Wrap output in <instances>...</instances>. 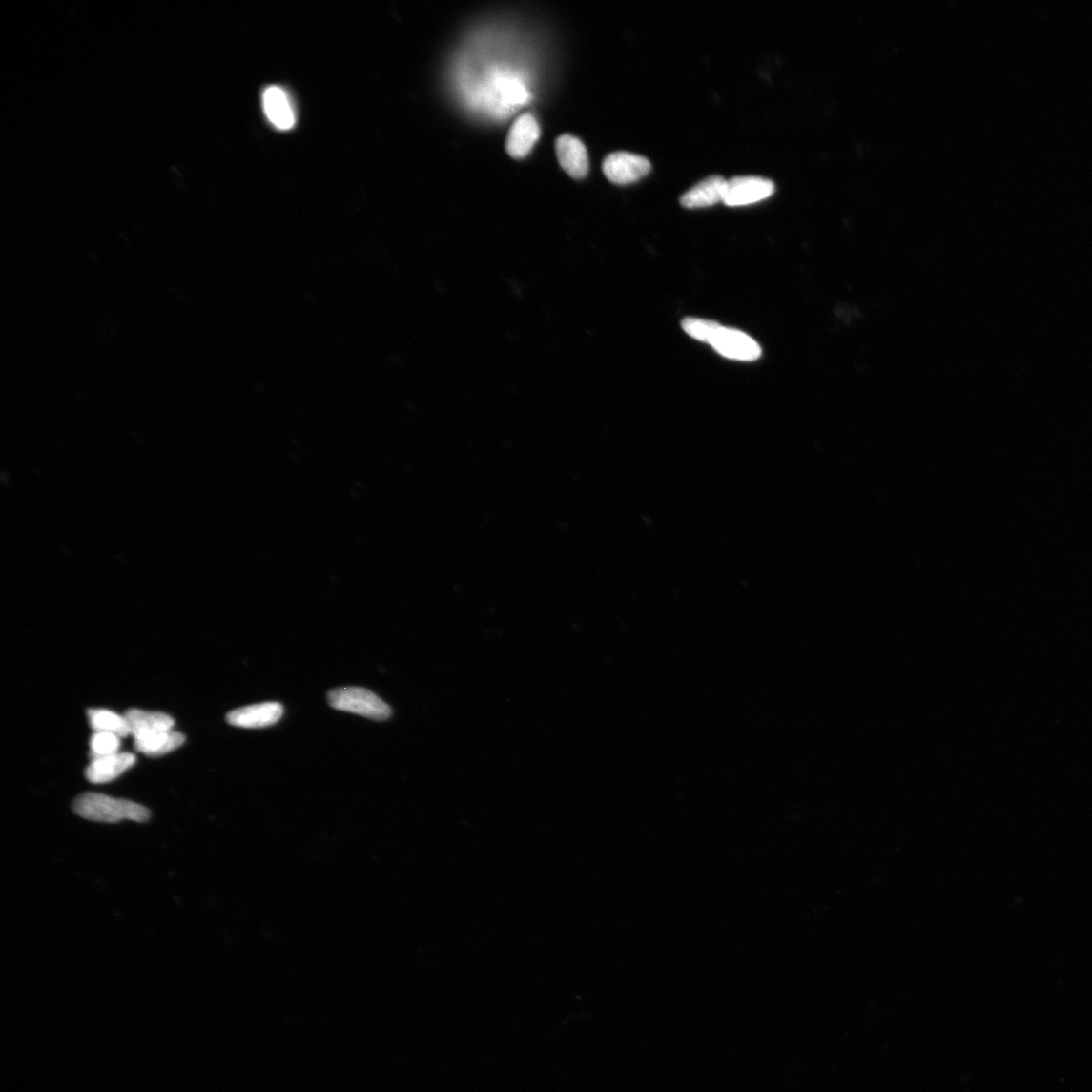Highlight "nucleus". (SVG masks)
<instances>
[{
    "label": "nucleus",
    "mask_w": 1092,
    "mask_h": 1092,
    "mask_svg": "<svg viewBox=\"0 0 1092 1092\" xmlns=\"http://www.w3.org/2000/svg\"><path fill=\"white\" fill-rule=\"evenodd\" d=\"M775 192V184L755 176L733 177L727 182L724 203L729 207H742L758 203Z\"/></svg>",
    "instance_id": "4"
},
{
    "label": "nucleus",
    "mask_w": 1092,
    "mask_h": 1092,
    "mask_svg": "<svg viewBox=\"0 0 1092 1092\" xmlns=\"http://www.w3.org/2000/svg\"><path fill=\"white\" fill-rule=\"evenodd\" d=\"M88 716L94 732H110L120 737L131 735L125 715L108 710L92 709L88 711Z\"/></svg>",
    "instance_id": "14"
},
{
    "label": "nucleus",
    "mask_w": 1092,
    "mask_h": 1092,
    "mask_svg": "<svg viewBox=\"0 0 1092 1092\" xmlns=\"http://www.w3.org/2000/svg\"><path fill=\"white\" fill-rule=\"evenodd\" d=\"M602 168L608 180L625 186L645 177L650 172L651 165L644 156L629 153H615L605 158Z\"/></svg>",
    "instance_id": "5"
},
{
    "label": "nucleus",
    "mask_w": 1092,
    "mask_h": 1092,
    "mask_svg": "<svg viewBox=\"0 0 1092 1092\" xmlns=\"http://www.w3.org/2000/svg\"><path fill=\"white\" fill-rule=\"evenodd\" d=\"M682 327L692 339L710 343L720 325L713 321L703 320V319L686 318L682 322Z\"/></svg>",
    "instance_id": "16"
},
{
    "label": "nucleus",
    "mask_w": 1092,
    "mask_h": 1092,
    "mask_svg": "<svg viewBox=\"0 0 1092 1092\" xmlns=\"http://www.w3.org/2000/svg\"><path fill=\"white\" fill-rule=\"evenodd\" d=\"M263 110L277 129L291 130L296 124V113L291 97L279 87L267 88L262 96Z\"/></svg>",
    "instance_id": "9"
},
{
    "label": "nucleus",
    "mask_w": 1092,
    "mask_h": 1092,
    "mask_svg": "<svg viewBox=\"0 0 1092 1092\" xmlns=\"http://www.w3.org/2000/svg\"><path fill=\"white\" fill-rule=\"evenodd\" d=\"M74 813L84 819L116 823L124 819L146 822L150 812L145 806L100 793H84L73 802Z\"/></svg>",
    "instance_id": "1"
},
{
    "label": "nucleus",
    "mask_w": 1092,
    "mask_h": 1092,
    "mask_svg": "<svg viewBox=\"0 0 1092 1092\" xmlns=\"http://www.w3.org/2000/svg\"><path fill=\"white\" fill-rule=\"evenodd\" d=\"M541 137V127L529 113L521 114L510 128L506 150L516 159L525 158Z\"/></svg>",
    "instance_id": "7"
},
{
    "label": "nucleus",
    "mask_w": 1092,
    "mask_h": 1092,
    "mask_svg": "<svg viewBox=\"0 0 1092 1092\" xmlns=\"http://www.w3.org/2000/svg\"><path fill=\"white\" fill-rule=\"evenodd\" d=\"M133 737L149 732L173 731L175 719L162 712H151L132 709L125 713Z\"/></svg>",
    "instance_id": "13"
},
{
    "label": "nucleus",
    "mask_w": 1092,
    "mask_h": 1092,
    "mask_svg": "<svg viewBox=\"0 0 1092 1092\" xmlns=\"http://www.w3.org/2000/svg\"><path fill=\"white\" fill-rule=\"evenodd\" d=\"M283 708L278 702H264L230 711L226 721L230 726L242 729L272 727L280 720Z\"/></svg>",
    "instance_id": "6"
},
{
    "label": "nucleus",
    "mask_w": 1092,
    "mask_h": 1092,
    "mask_svg": "<svg viewBox=\"0 0 1092 1092\" xmlns=\"http://www.w3.org/2000/svg\"><path fill=\"white\" fill-rule=\"evenodd\" d=\"M557 156L564 171L576 179L589 173V157L583 142L572 135H563L556 141Z\"/></svg>",
    "instance_id": "8"
},
{
    "label": "nucleus",
    "mask_w": 1092,
    "mask_h": 1092,
    "mask_svg": "<svg viewBox=\"0 0 1092 1092\" xmlns=\"http://www.w3.org/2000/svg\"><path fill=\"white\" fill-rule=\"evenodd\" d=\"M121 738L110 732H94L90 742L92 760L120 752Z\"/></svg>",
    "instance_id": "15"
},
{
    "label": "nucleus",
    "mask_w": 1092,
    "mask_h": 1092,
    "mask_svg": "<svg viewBox=\"0 0 1092 1092\" xmlns=\"http://www.w3.org/2000/svg\"><path fill=\"white\" fill-rule=\"evenodd\" d=\"M728 180L721 176H711L696 184L681 197V205L686 209L707 208L724 203Z\"/></svg>",
    "instance_id": "11"
},
{
    "label": "nucleus",
    "mask_w": 1092,
    "mask_h": 1092,
    "mask_svg": "<svg viewBox=\"0 0 1092 1092\" xmlns=\"http://www.w3.org/2000/svg\"><path fill=\"white\" fill-rule=\"evenodd\" d=\"M710 344L722 357L734 361H753L762 355V349L757 342L744 332L731 328L720 326Z\"/></svg>",
    "instance_id": "3"
},
{
    "label": "nucleus",
    "mask_w": 1092,
    "mask_h": 1092,
    "mask_svg": "<svg viewBox=\"0 0 1092 1092\" xmlns=\"http://www.w3.org/2000/svg\"><path fill=\"white\" fill-rule=\"evenodd\" d=\"M186 737L175 731L149 732L134 737L135 749L148 757H161L180 748Z\"/></svg>",
    "instance_id": "12"
},
{
    "label": "nucleus",
    "mask_w": 1092,
    "mask_h": 1092,
    "mask_svg": "<svg viewBox=\"0 0 1092 1092\" xmlns=\"http://www.w3.org/2000/svg\"><path fill=\"white\" fill-rule=\"evenodd\" d=\"M330 707L336 711L358 714L383 721L392 716V709L378 695L365 688H336L327 695Z\"/></svg>",
    "instance_id": "2"
},
{
    "label": "nucleus",
    "mask_w": 1092,
    "mask_h": 1092,
    "mask_svg": "<svg viewBox=\"0 0 1092 1092\" xmlns=\"http://www.w3.org/2000/svg\"><path fill=\"white\" fill-rule=\"evenodd\" d=\"M136 763V755L131 752H116L107 757L92 760L86 770L87 779L93 784L110 783L119 778L123 773Z\"/></svg>",
    "instance_id": "10"
}]
</instances>
